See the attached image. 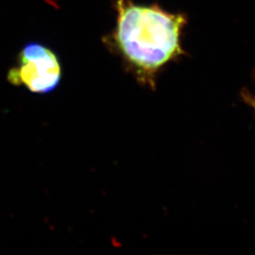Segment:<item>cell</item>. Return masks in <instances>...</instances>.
Wrapping results in <instances>:
<instances>
[{
	"mask_svg": "<svg viewBox=\"0 0 255 255\" xmlns=\"http://www.w3.org/2000/svg\"><path fill=\"white\" fill-rule=\"evenodd\" d=\"M115 33L119 51L138 72L153 75L182 53L181 35L186 17L157 5L119 0Z\"/></svg>",
	"mask_w": 255,
	"mask_h": 255,
	"instance_id": "obj_1",
	"label": "cell"
},
{
	"mask_svg": "<svg viewBox=\"0 0 255 255\" xmlns=\"http://www.w3.org/2000/svg\"><path fill=\"white\" fill-rule=\"evenodd\" d=\"M62 77L61 64L57 56L46 46L31 43L21 50L18 65L10 70L9 80L23 84L33 93L53 91Z\"/></svg>",
	"mask_w": 255,
	"mask_h": 255,
	"instance_id": "obj_2",
	"label": "cell"
}]
</instances>
